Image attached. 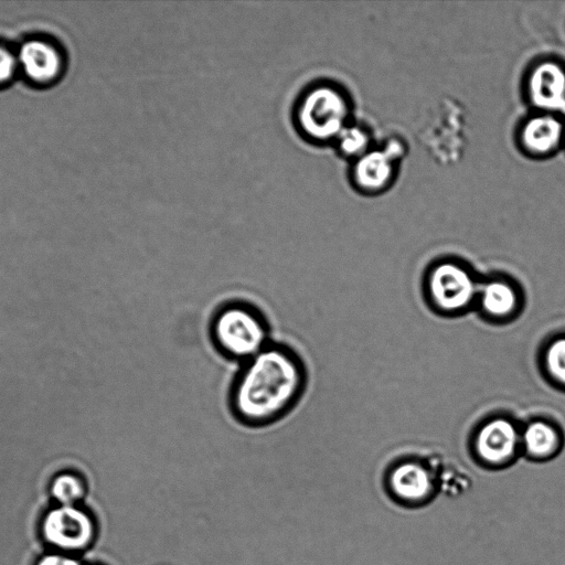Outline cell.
<instances>
[{
	"instance_id": "16",
	"label": "cell",
	"mask_w": 565,
	"mask_h": 565,
	"mask_svg": "<svg viewBox=\"0 0 565 565\" xmlns=\"http://www.w3.org/2000/svg\"><path fill=\"white\" fill-rule=\"evenodd\" d=\"M545 363L552 377L565 385V337L550 344L545 353Z\"/></svg>"
},
{
	"instance_id": "12",
	"label": "cell",
	"mask_w": 565,
	"mask_h": 565,
	"mask_svg": "<svg viewBox=\"0 0 565 565\" xmlns=\"http://www.w3.org/2000/svg\"><path fill=\"white\" fill-rule=\"evenodd\" d=\"M480 305L492 318H505L514 312L518 297L514 288L507 281L490 280L479 289Z\"/></svg>"
},
{
	"instance_id": "9",
	"label": "cell",
	"mask_w": 565,
	"mask_h": 565,
	"mask_svg": "<svg viewBox=\"0 0 565 565\" xmlns=\"http://www.w3.org/2000/svg\"><path fill=\"white\" fill-rule=\"evenodd\" d=\"M394 159L385 149L367 150L359 157L353 168L355 183L365 190H377L388 183Z\"/></svg>"
},
{
	"instance_id": "18",
	"label": "cell",
	"mask_w": 565,
	"mask_h": 565,
	"mask_svg": "<svg viewBox=\"0 0 565 565\" xmlns=\"http://www.w3.org/2000/svg\"><path fill=\"white\" fill-rule=\"evenodd\" d=\"M38 565H79L77 561L62 556V555H47L44 556Z\"/></svg>"
},
{
	"instance_id": "13",
	"label": "cell",
	"mask_w": 565,
	"mask_h": 565,
	"mask_svg": "<svg viewBox=\"0 0 565 565\" xmlns=\"http://www.w3.org/2000/svg\"><path fill=\"white\" fill-rule=\"evenodd\" d=\"M526 452L534 458H546L557 450L559 436L556 429L543 420H534L523 431Z\"/></svg>"
},
{
	"instance_id": "7",
	"label": "cell",
	"mask_w": 565,
	"mask_h": 565,
	"mask_svg": "<svg viewBox=\"0 0 565 565\" xmlns=\"http://www.w3.org/2000/svg\"><path fill=\"white\" fill-rule=\"evenodd\" d=\"M520 435L515 425L507 418H493L483 424L476 438V448L481 459L490 463H502L516 451Z\"/></svg>"
},
{
	"instance_id": "15",
	"label": "cell",
	"mask_w": 565,
	"mask_h": 565,
	"mask_svg": "<svg viewBox=\"0 0 565 565\" xmlns=\"http://www.w3.org/2000/svg\"><path fill=\"white\" fill-rule=\"evenodd\" d=\"M52 493L64 505H71L82 497L83 487L76 477L62 475L54 480Z\"/></svg>"
},
{
	"instance_id": "14",
	"label": "cell",
	"mask_w": 565,
	"mask_h": 565,
	"mask_svg": "<svg viewBox=\"0 0 565 565\" xmlns=\"http://www.w3.org/2000/svg\"><path fill=\"white\" fill-rule=\"evenodd\" d=\"M334 142L342 154L358 159L369 150L370 139L363 128L348 125L340 132Z\"/></svg>"
},
{
	"instance_id": "8",
	"label": "cell",
	"mask_w": 565,
	"mask_h": 565,
	"mask_svg": "<svg viewBox=\"0 0 565 565\" xmlns=\"http://www.w3.org/2000/svg\"><path fill=\"white\" fill-rule=\"evenodd\" d=\"M25 74L36 82L54 78L61 67V58L56 50L42 41H29L23 44L19 54Z\"/></svg>"
},
{
	"instance_id": "2",
	"label": "cell",
	"mask_w": 565,
	"mask_h": 565,
	"mask_svg": "<svg viewBox=\"0 0 565 565\" xmlns=\"http://www.w3.org/2000/svg\"><path fill=\"white\" fill-rule=\"evenodd\" d=\"M210 337L223 356L241 363L270 343L265 317L257 308L244 301L227 302L215 311L210 324Z\"/></svg>"
},
{
	"instance_id": "10",
	"label": "cell",
	"mask_w": 565,
	"mask_h": 565,
	"mask_svg": "<svg viewBox=\"0 0 565 565\" xmlns=\"http://www.w3.org/2000/svg\"><path fill=\"white\" fill-rule=\"evenodd\" d=\"M563 136V124L552 115L530 118L521 132L524 148L534 153H545L555 149Z\"/></svg>"
},
{
	"instance_id": "3",
	"label": "cell",
	"mask_w": 565,
	"mask_h": 565,
	"mask_svg": "<svg viewBox=\"0 0 565 565\" xmlns=\"http://www.w3.org/2000/svg\"><path fill=\"white\" fill-rule=\"evenodd\" d=\"M349 116L350 105L345 94L327 82L305 88L294 107L297 130L315 143L334 141L349 125Z\"/></svg>"
},
{
	"instance_id": "4",
	"label": "cell",
	"mask_w": 565,
	"mask_h": 565,
	"mask_svg": "<svg viewBox=\"0 0 565 565\" xmlns=\"http://www.w3.org/2000/svg\"><path fill=\"white\" fill-rule=\"evenodd\" d=\"M428 288L437 307L446 311L468 308L479 291L470 273L451 262L438 264L431 270Z\"/></svg>"
},
{
	"instance_id": "17",
	"label": "cell",
	"mask_w": 565,
	"mask_h": 565,
	"mask_svg": "<svg viewBox=\"0 0 565 565\" xmlns=\"http://www.w3.org/2000/svg\"><path fill=\"white\" fill-rule=\"evenodd\" d=\"M15 68V58L7 50L0 47V83L9 79Z\"/></svg>"
},
{
	"instance_id": "1",
	"label": "cell",
	"mask_w": 565,
	"mask_h": 565,
	"mask_svg": "<svg viewBox=\"0 0 565 565\" xmlns=\"http://www.w3.org/2000/svg\"><path fill=\"white\" fill-rule=\"evenodd\" d=\"M307 380L300 356L285 344L270 342L242 363L230 388L231 412L248 427L274 424L298 404Z\"/></svg>"
},
{
	"instance_id": "11",
	"label": "cell",
	"mask_w": 565,
	"mask_h": 565,
	"mask_svg": "<svg viewBox=\"0 0 565 565\" xmlns=\"http://www.w3.org/2000/svg\"><path fill=\"white\" fill-rule=\"evenodd\" d=\"M392 488L405 500L417 501L425 498L431 490L429 472L414 462L398 466L392 473Z\"/></svg>"
},
{
	"instance_id": "6",
	"label": "cell",
	"mask_w": 565,
	"mask_h": 565,
	"mask_svg": "<svg viewBox=\"0 0 565 565\" xmlns=\"http://www.w3.org/2000/svg\"><path fill=\"white\" fill-rule=\"evenodd\" d=\"M532 104L546 111L565 113V71L554 62L534 67L529 78Z\"/></svg>"
},
{
	"instance_id": "5",
	"label": "cell",
	"mask_w": 565,
	"mask_h": 565,
	"mask_svg": "<svg viewBox=\"0 0 565 565\" xmlns=\"http://www.w3.org/2000/svg\"><path fill=\"white\" fill-rule=\"evenodd\" d=\"M43 531L50 543L66 550H79L92 540L93 524L83 511L63 505L49 512Z\"/></svg>"
}]
</instances>
